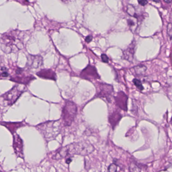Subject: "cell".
Segmentation results:
<instances>
[{"instance_id": "obj_1", "label": "cell", "mask_w": 172, "mask_h": 172, "mask_svg": "<svg viewBox=\"0 0 172 172\" xmlns=\"http://www.w3.org/2000/svg\"><path fill=\"white\" fill-rule=\"evenodd\" d=\"M15 32L5 33L0 38L2 50L6 53H16L24 47L23 43Z\"/></svg>"}, {"instance_id": "obj_2", "label": "cell", "mask_w": 172, "mask_h": 172, "mask_svg": "<svg viewBox=\"0 0 172 172\" xmlns=\"http://www.w3.org/2000/svg\"><path fill=\"white\" fill-rule=\"evenodd\" d=\"M77 108L76 104L70 101H67L62 110V118L65 126H70L76 117Z\"/></svg>"}, {"instance_id": "obj_3", "label": "cell", "mask_w": 172, "mask_h": 172, "mask_svg": "<svg viewBox=\"0 0 172 172\" xmlns=\"http://www.w3.org/2000/svg\"><path fill=\"white\" fill-rule=\"evenodd\" d=\"M26 87L24 86L18 85L14 86L11 90L2 96V102L3 105L10 106L14 104L21 95L24 92Z\"/></svg>"}, {"instance_id": "obj_4", "label": "cell", "mask_w": 172, "mask_h": 172, "mask_svg": "<svg viewBox=\"0 0 172 172\" xmlns=\"http://www.w3.org/2000/svg\"><path fill=\"white\" fill-rule=\"evenodd\" d=\"M69 151L71 155L86 156L94 151L95 148L90 142H80L69 145Z\"/></svg>"}, {"instance_id": "obj_5", "label": "cell", "mask_w": 172, "mask_h": 172, "mask_svg": "<svg viewBox=\"0 0 172 172\" xmlns=\"http://www.w3.org/2000/svg\"><path fill=\"white\" fill-rule=\"evenodd\" d=\"M97 86L96 97L106 98L110 102L111 97L113 92V86L104 83H99Z\"/></svg>"}, {"instance_id": "obj_6", "label": "cell", "mask_w": 172, "mask_h": 172, "mask_svg": "<svg viewBox=\"0 0 172 172\" xmlns=\"http://www.w3.org/2000/svg\"><path fill=\"white\" fill-rule=\"evenodd\" d=\"M11 80L19 83L21 84H27L33 80L35 77L33 76H29L25 73L24 70L21 68H18L15 70V73L13 77L11 78Z\"/></svg>"}, {"instance_id": "obj_7", "label": "cell", "mask_w": 172, "mask_h": 172, "mask_svg": "<svg viewBox=\"0 0 172 172\" xmlns=\"http://www.w3.org/2000/svg\"><path fill=\"white\" fill-rule=\"evenodd\" d=\"M80 77L88 80H93L100 78L96 69L95 67L88 65L87 67L83 70L80 73Z\"/></svg>"}, {"instance_id": "obj_8", "label": "cell", "mask_w": 172, "mask_h": 172, "mask_svg": "<svg viewBox=\"0 0 172 172\" xmlns=\"http://www.w3.org/2000/svg\"><path fill=\"white\" fill-rule=\"evenodd\" d=\"M116 104L121 109L125 111H127L128 97L122 91L118 92L115 97Z\"/></svg>"}, {"instance_id": "obj_9", "label": "cell", "mask_w": 172, "mask_h": 172, "mask_svg": "<svg viewBox=\"0 0 172 172\" xmlns=\"http://www.w3.org/2000/svg\"><path fill=\"white\" fill-rule=\"evenodd\" d=\"M43 58L39 55H31L28 56L27 67L30 68H37L43 65Z\"/></svg>"}, {"instance_id": "obj_10", "label": "cell", "mask_w": 172, "mask_h": 172, "mask_svg": "<svg viewBox=\"0 0 172 172\" xmlns=\"http://www.w3.org/2000/svg\"><path fill=\"white\" fill-rule=\"evenodd\" d=\"M136 43L133 41L126 50L123 52V59L126 60L129 62H132L134 58V54L135 53Z\"/></svg>"}, {"instance_id": "obj_11", "label": "cell", "mask_w": 172, "mask_h": 172, "mask_svg": "<svg viewBox=\"0 0 172 172\" xmlns=\"http://www.w3.org/2000/svg\"><path fill=\"white\" fill-rule=\"evenodd\" d=\"M14 150L16 153L20 157L23 156V143L22 140L20 138L19 135H15L14 136V143H13Z\"/></svg>"}, {"instance_id": "obj_12", "label": "cell", "mask_w": 172, "mask_h": 172, "mask_svg": "<svg viewBox=\"0 0 172 172\" xmlns=\"http://www.w3.org/2000/svg\"><path fill=\"white\" fill-rule=\"evenodd\" d=\"M38 77L43 78L56 81L57 76L55 73L51 70H42L36 73Z\"/></svg>"}, {"instance_id": "obj_13", "label": "cell", "mask_w": 172, "mask_h": 172, "mask_svg": "<svg viewBox=\"0 0 172 172\" xmlns=\"http://www.w3.org/2000/svg\"><path fill=\"white\" fill-rule=\"evenodd\" d=\"M122 118V115L118 111H115L111 113L108 117V121L113 127L116 126Z\"/></svg>"}, {"instance_id": "obj_14", "label": "cell", "mask_w": 172, "mask_h": 172, "mask_svg": "<svg viewBox=\"0 0 172 172\" xmlns=\"http://www.w3.org/2000/svg\"><path fill=\"white\" fill-rule=\"evenodd\" d=\"M70 154L69 152V145L61 148L60 151L57 153L55 155V159L59 160L66 157L68 155Z\"/></svg>"}, {"instance_id": "obj_15", "label": "cell", "mask_w": 172, "mask_h": 172, "mask_svg": "<svg viewBox=\"0 0 172 172\" xmlns=\"http://www.w3.org/2000/svg\"><path fill=\"white\" fill-rule=\"evenodd\" d=\"M3 125L4 126H5L12 133H14L16 130H17L18 128L20 127L22 125V123H4Z\"/></svg>"}, {"instance_id": "obj_16", "label": "cell", "mask_w": 172, "mask_h": 172, "mask_svg": "<svg viewBox=\"0 0 172 172\" xmlns=\"http://www.w3.org/2000/svg\"><path fill=\"white\" fill-rule=\"evenodd\" d=\"M134 69L136 75L142 76L144 75L146 72V67L143 65H140L134 67Z\"/></svg>"}, {"instance_id": "obj_17", "label": "cell", "mask_w": 172, "mask_h": 172, "mask_svg": "<svg viewBox=\"0 0 172 172\" xmlns=\"http://www.w3.org/2000/svg\"><path fill=\"white\" fill-rule=\"evenodd\" d=\"M136 20L137 19L134 18V19H128L127 20V23L129 27L130 28L131 30H133V29H135L136 28V25L137 24V22H136Z\"/></svg>"}, {"instance_id": "obj_18", "label": "cell", "mask_w": 172, "mask_h": 172, "mask_svg": "<svg viewBox=\"0 0 172 172\" xmlns=\"http://www.w3.org/2000/svg\"><path fill=\"white\" fill-rule=\"evenodd\" d=\"M140 168L138 167L137 165L134 163H131L129 167L130 172H140Z\"/></svg>"}, {"instance_id": "obj_19", "label": "cell", "mask_w": 172, "mask_h": 172, "mask_svg": "<svg viewBox=\"0 0 172 172\" xmlns=\"http://www.w3.org/2000/svg\"><path fill=\"white\" fill-rule=\"evenodd\" d=\"M133 82L134 83L135 86H136L138 89H139L140 91H142L144 89L143 86H142V84L140 82V81L137 78H134V80H133Z\"/></svg>"}, {"instance_id": "obj_20", "label": "cell", "mask_w": 172, "mask_h": 172, "mask_svg": "<svg viewBox=\"0 0 172 172\" xmlns=\"http://www.w3.org/2000/svg\"><path fill=\"white\" fill-rule=\"evenodd\" d=\"M117 170V165L115 164H112L108 167V172H116Z\"/></svg>"}, {"instance_id": "obj_21", "label": "cell", "mask_w": 172, "mask_h": 172, "mask_svg": "<svg viewBox=\"0 0 172 172\" xmlns=\"http://www.w3.org/2000/svg\"><path fill=\"white\" fill-rule=\"evenodd\" d=\"M1 71H2V73H1V77L6 78V77H8L9 76V73L8 72V70L6 68H2Z\"/></svg>"}, {"instance_id": "obj_22", "label": "cell", "mask_w": 172, "mask_h": 172, "mask_svg": "<svg viewBox=\"0 0 172 172\" xmlns=\"http://www.w3.org/2000/svg\"><path fill=\"white\" fill-rule=\"evenodd\" d=\"M168 33L170 37V38L171 39L172 38V24L171 23H170L168 25Z\"/></svg>"}, {"instance_id": "obj_23", "label": "cell", "mask_w": 172, "mask_h": 172, "mask_svg": "<svg viewBox=\"0 0 172 172\" xmlns=\"http://www.w3.org/2000/svg\"><path fill=\"white\" fill-rule=\"evenodd\" d=\"M101 58H102V60L103 62L105 63H108V58L107 55H106L105 54H102V55H101Z\"/></svg>"}, {"instance_id": "obj_24", "label": "cell", "mask_w": 172, "mask_h": 172, "mask_svg": "<svg viewBox=\"0 0 172 172\" xmlns=\"http://www.w3.org/2000/svg\"><path fill=\"white\" fill-rule=\"evenodd\" d=\"M138 2L140 5L143 6L146 5L148 3L147 0H138Z\"/></svg>"}, {"instance_id": "obj_25", "label": "cell", "mask_w": 172, "mask_h": 172, "mask_svg": "<svg viewBox=\"0 0 172 172\" xmlns=\"http://www.w3.org/2000/svg\"><path fill=\"white\" fill-rule=\"evenodd\" d=\"M92 40H93V36L91 35H88L85 38V41L87 43H90V42H91Z\"/></svg>"}, {"instance_id": "obj_26", "label": "cell", "mask_w": 172, "mask_h": 172, "mask_svg": "<svg viewBox=\"0 0 172 172\" xmlns=\"http://www.w3.org/2000/svg\"><path fill=\"white\" fill-rule=\"evenodd\" d=\"M72 162V160L70 158H68L67 160H66V163L68 164H70L71 162Z\"/></svg>"}, {"instance_id": "obj_27", "label": "cell", "mask_w": 172, "mask_h": 172, "mask_svg": "<svg viewBox=\"0 0 172 172\" xmlns=\"http://www.w3.org/2000/svg\"><path fill=\"white\" fill-rule=\"evenodd\" d=\"M163 1H164L165 3H170L172 0H163Z\"/></svg>"}, {"instance_id": "obj_28", "label": "cell", "mask_w": 172, "mask_h": 172, "mask_svg": "<svg viewBox=\"0 0 172 172\" xmlns=\"http://www.w3.org/2000/svg\"><path fill=\"white\" fill-rule=\"evenodd\" d=\"M153 2H156V3H160V0H152Z\"/></svg>"}, {"instance_id": "obj_29", "label": "cell", "mask_w": 172, "mask_h": 172, "mask_svg": "<svg viewBox=\"0 0 172 172\" xmlns=\"http://www.w3.org/2000/svg\"><path fill=\"white\" fill-rule=\"evenodd\" d=\"M62 2H64V3H66V2H68L69 0H61Z\"/></svg>"}]
</instances>
